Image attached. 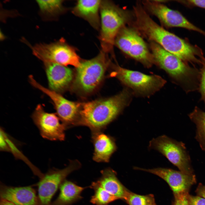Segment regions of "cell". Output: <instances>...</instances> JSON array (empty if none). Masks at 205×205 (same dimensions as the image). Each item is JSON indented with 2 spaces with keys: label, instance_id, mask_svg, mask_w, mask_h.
Masks as SVG:
<instances>
[{
  "label": "cell",
  "instance_id": "1",
  "mask_svg": "<svg viewBox=\"0 0 205 205\" xmlns=\"http://www.w3.org/2000/svg\"><path fill=\"white\" fill-rule=\"evenodd\" d=\"M131 96V92L124 89L111 97L81 103L76 126H87L92 133L102 131L127 106Z\"/></svg>",
  "mask_w": 205,
  "mask_h": 205
},
{
  "label": "cell",
  "instance_id": "2",
  "mask_svg": "<svg viewBox=\"0 0 205 205\" xmlns=\"http://www.w3.org/2000/svg\"><path fill=\"white\" fill-rule=\"evenodd\" d=\"M135 25L147 38L185 62L200 63L196 57L197 52L193 46L159 25L147 13L143 12L138 16Z\"/></svg>",
  "mask_w": 205,
  "mask_h": 205
},
{
  "label": "cell",
  "instance_id": "3",
  "mask_svg": "<svg viewBox=\"0 0 205 205\" xmlns=\"http://www.w3.org/2000/svg\"><path fill=\"white\" fill-rule=\"evenodd\" d=\"M150 48L154 62L164 70L186 92L198 89L200 72L176 56L151 42Z\"/></svg>",
  "mask_w": 205,
  "mask_h": 205
},
{
  "label": "cell",
  "instance_id": "4",
  "mask_svg": "<svg viewBox=\"0 0 205 205\" xmlns=\"http://www.w3.org/2000/svg\"><path fill=\"white\" fill-rule=\"evenodd\" d=\"M99 39L103 51L112 52L115 38L129 20L128 13L109 1H101Z\"/></svg>",
  "mask_w": 205,
  "mask_h": 205
},
{
  "label": "cell",
  "instance_id": "5",
  "mask_svg": "<svg viewBox=\"0 0 205 205\" xmlns=\"http://www.w3.org/2000/svg\"><path fill=\"white\" fill-rule=\"evenodd\" d=\"M106 53L102 50L96 57L81 62L74 81L75 90L85 94L93 91L102 81L109 64Z\"/></svg>",
  "mask_w": 205,
  "mask_h": 205
},
{
  "label": "cell",
  "instance_id": "6",
  "mask_svg": "<svg viewBox=\"0 0 205 205\" xmlns=\"http://www.w3.org/2000/svg\"><path fill=\"white\" fill-rule=\"evenodd\" d=\"M114 66L112 74L136 94L149 96L161 88L166 81L160 76L148 75L141 72L125 69L118 65Z\"/></svg>",
  "mask_w": 205,
  "mask_h": 205
},
{
  "label": "cell",
  "instance_id": "7",
  "mask_svg": "<svg viewBox=\"0 0 205 205\" xmlns=\"http://www.w3.org/2000/svg\"><path fill=\"white\" fill-rule=\"evenodd\" d=\"M33 54L43 62H49L64 66L71 65L77 68L80 59L75 49L62 39L49 44L40 43L34 46L28 45Z\"/></svg>",
  "mask_w": 205,
  "mask_h": 205
},
{
  "label": "cell",
  "instance_id": "8",
  "mask_svg": "<svg viewBox=\"0 0 205 205\" xmlns=\"http://www.w3.org/2000/svg\"><path fill=\"white\" fill-rule=\"evenodd\" d=\"M148 148L161 153L180 171L194 174L189 155L185 144L182 142L163 135L152 139L149 142Z\"/></svg>",
  "mask_w": 205,
  "mask_h": 205
},
{
  "label": "cell",
  "instance_id": "9",
  "mask_svg": "<svg viewBox=\"0 0 205 205\" xmlns=\"http://www.w3.org/2000/svg\"><path fill=\"white\" fill-rule=\"evenodd\" d=\"M33 86L46 94L51 99L56 114L67 128L76 126L78 120L81 103L67 100L59 93L44 87L38 83L32 75L29 76Z\"/></svg>",
  "mask_w": 205,
  "mask_h": 205
},
{
  "label": "cell",
  "instance_id": "10",
  "mask_svg": "<svg viewBox=\"0 0 205 205\" xmlns=\"http://www.w3.org/2000/svg\"><path fill=\"white\" fill-rule=\"evenodd\" d=\"M81 166L77 160L71 161L64 168L51 169L44 175L38 184L40 205H50L51 199L58 187L69 175Z\"/></svg>",
  "mask_w": 205,
  "mask_h": 205
},
{
  "label": "cell",
  "instance_id": "11",
  "mask_svg": "<svg viewBox=\"0 0 205 205\" xmlns=\"http://www.w3.org/2000/svg\"><path fill=\"white\" fill-rule=\"evenodd\" d=\"M32 118L43 138L51 141L64 140L67 128L56 114L45 112L39 104L32 113Z\"/></svg>",
  "mask_w": 205,
  "mask_h": 205
},
{
  "label": "cell",
  "instance_id": "12",
  "mask_svg": "<svg viewBox=\"0 0 205 205\" xmlns=\"http://www.w3.org/2000/svg\"><path fill=\"white\" fill-rule=\"evenodd\" d=\"M143 3L147 10L165 25L169 27L184 28L205 35V31L190 22L178 11L170 9L157 1H146Z\"/></svg>",
  "mask_w": 205,
  "mask_h": 205
},
{
  "label": "cell",
  "instance_id": "13",
  "mask_svg": "<svg viewBox=\"0 0 205 205\" xmlns=\"http://www.w3.org/2000/svg\"><path fill=\"white\" fill-rule=\"evenodd\" d=\"M135 169L145 171L161 177L168 184L174 195L188 193L192 185L196 182L195 175L171 169L157 168L145 169L135 167Z\"/></svg>",
  "mask_w": 205,
  "mask_h": 205
},
{
  "label": "cell",
  "instance_id": "14",
  "mask_svg": "<svg viewBox=\"0 0 205 205\" xmlns=\"http://www.w3.org/2000/svg\"><path fill=\"white\" fill-rule=\"evenodd\" d=\"M44 63L50 89L58 93L64 91L72 80L71 70L56 63L45 62Z\"/></svg>",
  "mask_w": 205,
  "mask_h": 205
},
{
  "label": "cell",
  "instance_id": "15",
  "mask_svg": "<svg viewBox=\"0 0 205 205\" xmlns=\"http://www.w3.org/2000/svg\"><path fill=\"white\" fill-rule=\"evenodd\" d=\"M0 196L15 205H40L35 191L30 186L14 187L1 184Z\"/></svg>",
  "mask_w": 205,
  "mask_h": 205
},
{
  "label": "cell",
  "instance_id": "16",
  "mask_svg": "<svg viewBox=\"0 0 205 205\" xmlns=\"http://www.w3.org/2000/svg\"><path fill=\"white\" fill-rule=\"evenodd\" d=\"M92 134L94 147L93 159L98 162H109L117 149L115 139L102 131L92 132Z\"/></svg>",
  "mask_w": 205,
  "mask_h": 205
},
{
  "label": "cell",
  "instance_id": "17",
  "mask_svg": "<svg viewBox=\"0 0 205 205\" xmlns=\"http://www.w3.org/2000/svg\"><path fill=\"white\" fill-rule=\"evenodd\" d=\"M101 1L78 0L73 9L75 15L87 21L94 28L100 26L99 11Z\"/></svg>",
  "mask_w": 205,
  "mask_h": 205
},
{
  "label": "cell",
  "instance_id": "18",
  "mask_svg": "<svg viewBox=\"0 0 205 205\" xmlns=\"http://www.w3.org/2000/svg\"><path fill=\"white\" fill-rule=\"evenodd\" d=\"M101 173V176L96 183L110 194L125 200L129 191L118 179L116 172L108 168L102 170Z\"/></svg>",
  "mask_w": 205,
  "mask_h": 205
},
{
  "label": "cell",
  "instance_id": "19",
  "mask_svg": "<svg viewBox=\"0 0 205 205\" xmlns=\"http://www.w3.org/2000/svg\"><path fill=\"white\" fill-rule=\"evenodd\" d=\"M127 55L147 67H151L154 63L152 54L149 52L145 43L135 31Z\"/></svg>",
  "mask_w": 205,
  "mask_h": 205
},
{
  "label": "cell",
  "instance_id": "20",
  "mask_svg": "<svg viewBox=\"0 0 205 205\" xmlns=\"http://www.w3.org/2000/svg\"><path fill=\"white\" fill-rule=\"evenodd\" d=\"M60 187L58 196L50 205H72L82 198L81 193L86 188L66 180Z\"/></svg>",
  "mask_w": 205,
  "mask_h": 205
},
{
  "label": "cell",
  "instance_id": "21",
  "mask_svg": "<svg viewBox=\"0 0 205 205\" xmlns=\"http://www.w3.org/2000/svg\"><path fill=\"white\" fill-rule=\"evenodd\" d=\"M40 13L45 20L55 19L64 11L62 0H37Z\"/></svg>",
  "mask_w": 205,
  "mask_h": 205
},
{
  "label": "cell",
  "instance_id": "22",
  "mask_svg": "<svg viewBox=\"0 0 205 205\" xmlns=\"http://www.w3.org/2000/svg\"><path fill=\"white\" fill-rule=\"evenodd\" d=\"M188 116L196 126L195 138L202 149L205 151V112L196 107Z\"/></svg>",
  "mask_w": 205,
  "mask_h": 205
},
{
  "label": "cell",
  "instance_id": "23",
  "mask_svg": "<svg viewBox=\"0 0 205 205\" xmlns=\"http://www.w3.org/2000/svg\"><path fill=\"white\" fill-rule=\"evenodd\" d=\"M94 191V194L90 200L91 202L95 205H109L111 202L119 199L106 191L95 182H93L90 186Z\"/></svg>",
  "mask_w": 205,
  "mask_h": 205
},
{
  "label": "cell",
  "instance_id": "24",
  "mask_svg": "<svg viewBox=\"0 0 205 205\" xmlns=\"http://www.w3.org/2000/svg\"><path fill=\"white\" fill-rule=\"evenodd\" d=\"M125 200L128 205H157L152 194L140 195L129 191Z\"/></svg>",
  "mask_w": 205,
  "mask_h": 205
},
{
  "label": "cell",
  "instance_id": "25",
  "mask_svg": "<svg viewBox=\"0 0 205 205\" xmlns=\"http://www.w3.org/2000/svg\"><path fill=\"white\" fill-rule=\"evenodd\" d=\"M5 135L9 147L10 152L13 154L15 158L17 159L22 160L24 161L29 166L35 174L38 176V177L40 176L42 174V173L40 171L38 168L32 164L28 159L23 154L15 145L12 139L6 133H5Z\"/></svg>",
  "mask_w": 205,
  "mask_h": 205
},
{
  "label": "cell",
  "instance_id": "26",
  "mask_svg": "<svg viewBox=\"0 0 205 205\" xmlns=\"http://www.w3.org/2000/svg\"><path fill=\"white\" fill-rule=\"evenodd\" d=\"M202 66L200 72L198 89L201 95V100H202L205 104V59L201 60Z\"/></svg>",
  "mask_w": 205,
  "mask_h": 205
},
{
  "label": "cell",
  "instance_id": "27",
  "mask_svg": "<svg viewBox=\"0 0 205 205\" xmlns=\"http://www.w3.org/2000/svg\"><path fill=\"white\" fill-rule=\"evenodd\" d=\"M0 131V150L3 151L10 152L5 137V132L1 127Z\"/></svg>",
  "mask_w": 205,
  "mask_h": 205
},
{
  "label": "cell",
  "instance_id": "28",
  "mask_svg": "<svg viewBox=\"0 0 205 205\" xmlns=\"http://www.w3.org/2000/svg\"><path fill=\"white\" fill-rule=\"evenodd\" d=\"M188 193L174 195L175 199L173 205H189L187 196Z\"/></svg>",
  "mask_w": 205,
  "mask_h": 205
},
{
  "label": "cell",
  "instance_id": "29",
  "mask_svg": "<svg viewBox=\"0 0 205 205\" xmlns=\"http://www.w3.org/2000/svg\"><path fill=\"white\" fill-rule=\"evenodd\" d=\"M189 205H205V198L199 196H193L188 194Z\"/></svg>",
  "mask_w": 205,
  "mask_h": 205
},
{
  "label": "cell",
  "instance_id": "30",
  "mask_svg": "<svg viewBox=\"0 0 205 205\" xmlns=\"http://www.w3.org/2000/svg\"><path fill=\"white\" fill-rule=\"evenodd\" d=\"M196 192L198 196L205 198V185L200 183L197 188Z\"/></svg>",
  "mask_w": 205,
  "mask_h": 205
},
{
  "label": "cell",
  "instance_id": "31",
  "mask_svg": "<svg viewBox=\"0 0 205 205\" xmlns=\"http://www.w3.org/2000/svg\"><path fill=\"white\" fill-rule=\"evenodd\" d=\"M188 1V3L194 5L205 9V0H190Z\"/></svg>",
  "mask_w": 205,
  "mask_h": 205
},
{
  "label": "cell",
  "instance_id": "32",
  "mask_svg": "<svg viewBox=\"0 0 205 205\" xmlns=\"http://www.w3.org/2000/svg\"><path fill=\"white\" fill-rule=\"evenodd\" d=\"M0 205H15L14 204L4 199L1 198Z\"/></svg>",
  "mask_w": 205,
  "mask_h": 205
}]
</instances>
